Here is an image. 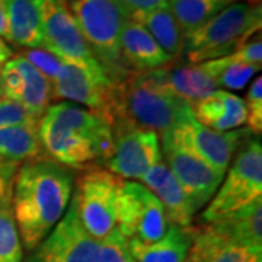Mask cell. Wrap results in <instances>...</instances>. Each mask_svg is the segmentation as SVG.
I'll list each match as a JSON object with an SVG mask.
<instances>
[{"instance_id":"29","label":"cell","mask_w":262,"mask_h":262,"mask_svg":"<svg viewBox=\"0 0 262 262\" xmlns=\"http://www.w3.org/2000/svg\"><path fill=\"white\" fill-rule=\"evenodd\" d=\"M94 262H137L130 252L128 239L118 229L99 241Z\"/></svg>"},{"instance_id":"1","label":"cell","mask_w":262,"mask_h":262,"mask_svg":"<svg viewBox=\"0 0 262 262\" xmlns=\"http://www.w3.org/2000/svg\"><path fill=\"white\" fill-rule=\"evenodd\" d=\"M73 187V169L50 159L27 162L16 169L12 207L25 249H37L51 233L70 204Z\"/></svg>"},{"instance_id":"22","label":"cell","mask_w":262,"mask_h":262,"mask_svg":"<svg viewBox=\"0 0 262 262\" xmlns=\"http://www.w3.org/2000/svg\"><path fill=\"white\" fill-rule=\"evenodd\" d=\"M47 159L38 137V124L0 128V163Z\"/></svg>"},{"instance_id":"36","label":"cell","mask_w":262,"mask_h":262,"mask_svg":"<svg viewBox=\"0 0 262 262\" xmlns=\"http://www.w3.org/2000/svg\"><path fill=\"white\" fill-rule=\"evenodd\" d=\"M12 57H13V53H12L10 47L6 44L5 39L0 38V70H2V67L5 66V63L9 61Z\"/></svg>"},{"instance_id":"24","label":"cell","mask_w":262,"mask_h":262,"mask_svg":"<svg viewBox=\"0 0 262 262\" xmlns=\"http://www.w3.org/2000/svg\"><path fill=\"white\" fill-rule=\"evenodd\" d=\"M168 82L172 91L191 108L219 89L203 63L168 67Z\"/></svg>"},{"instance_id":"13","label":"cell","mask_w":262,"mask_h":262,"mask_svg":"<svg viewBox=\"0 0 262 262\" xmlns=\"http://www.w3.org/2000/svg\"><path fill=\"white\" fill-rule=\"evenodd\" d=\"M159 140L165 163L185 191L194 208L200 211L214 196L225 175L166 136H159Z\"/></svg>"},{"instance_id":"34","label":"cell","mask_w":262,"mask_h":262,"mask_svg":"<svg viewBox=\"0 0 262 262\" xmlns=\"http://www.w3.org/2000/svg\"><path fill=\"white\" fill-rule=\"evenodd\" d=\"M18 163H0V196L13 187V178Z\"/></svg>"},{"instance_id":"18","label":"cell","mask_w":262,"mask_h":262,"mask_svg":"<svg viewBox=\"0 0 262 262\" xmlns=\"http://www.w3.org/2000/svg\"><path fill=\"white\" fill-rule=\"evenodd\" d=\"M121 57L131 72L169 67L175 61L153 39L141 24L128 19L121 32Z\"/></svg>"},{"instance_id":"23","label":"cell","mask_w":262,"mask_h":262,"mask_svg":"<svg viewBox=\"0 0 262 262\" xmlns=\"http://www.w3.org/2000/svg\"><path fill=\"white\" fill-rule=\"evenodd\" d=\"M10 42L32 50L42 48V31L34 0H6Z\"/></svg>"},{"instance_id":"8","label":"cell","mask_w":262,"mask_h":262,"mask_svg":"<svg viewBox=\"0 0 262 262\" xmlns=\"http://www.w3.org/2000/svg\"><path fill=\"white\" fill-rule=\"evenodd\" d=\"M160 136H166L170 140L191 150L223 175L239 149L253 137L248 128L230 131L210 130L196 121L192 110L188 111L173 128Z\"/></svg>"},{"instance_id":"11","label":"cell","mask_w":262,"mask_h":262,"mask_svg":"<svg viewBox=\"0 0 262 262\" xmlns=\"http://www.w3.org/2000/svg\"><path fill=\"white\" fill-rule=\"evenodd\" d=\"M114 150L105 169L121 179H140L163 159L159 134L131 122H113Z\"/></svg>"},{"instance_id":"3","label":"cell","mask_w":262,"mask_h":262,"mask_svg":"<svg viewBox=\"0 0 262 262\" xmlns=\"http://www.w3.org/2000/svg\"><path fill=\"white\" fill-rule=\"evenodd\" d=\"M191 111L168 82V67L131 72L117 83L110 122H131L141 128L163 134L173 128Z\"/></svg>"},{"instance_id":"9","label":"cell","mask_w":262,"mask_h":262,"mask_svg":"<svg viewBox=\"0 0 262 262\" xmlns=\"http://www.w3.org/2000/svg\"><path fill=\"white\" fill-rule=\"evenodd\" d=\"M42 31V48L64 63L102 67L88 47L64 0H34Z\"/></svg>"},{"instance_id":"35","label":"cell","mask_w":262,"mask_h":262,"mask_svg":"<svg viewBox=\"0 0 262 262\" xmlns=\"http://www.w3.org/2000/svg\"><path fill=\"white\" fill-rule=\"evenodd\" d=\"M0 38L10 42L9 24L6 15V0H0Z\"/></svg>"},{"instance_id":"14","label":"cell","mask_w":262,"mask_h":262,"mask_svg":"<svg viewBox=\"0 0 262 262\" xmlns=\"http://www.w3.org/2000/svg\"><path fill=\"white\" fill-rule=\"evenodd\" d=\"M99 242L86 232L73 200L28 262H94Z\"/></svg>"},{"instance_id":"10","label":"cell","mask_w":262,"mask_h":262,"mask_svg":"<svg viewBox=\"0 0 262 262\" xmlns=\"http://www.w3.org/2000/svg\"><path fill=\"white\" fill-rule=\"evenodd\" d=\"M168 226L165 208L149 188L136 181H122L117 211V229L122 236L151 244L165 234Z\"/></svg>"},{"instance_id":"15","label":"cell","mask_w":262,"mask_h":262,"mask_svg":"<svg viewBox=\"0 0 262 262\" xmlns=\"http://www.w3.org/2000/svg\"><path fill=\"white\" fill-rule=\"evenodd\" d=\"M3 98L20 103L39 121L53 99V84L22 54L13 56L0 70Z\"/></svg>"},{"instance_id":"32","label":"cell","mask_w":262,"mask_h":262,"mask_svg":"<svg viewBox=\"0 0 262 262\" xmlns=\"http://www.w3.org/2000/svg\"><path fill=\"white\" fill-rule=\"evenodd\" d=\"M25 124H38L37 120L20 105L9 98L0 99V128L25 125Z\"/></svg>"},{"instance_id":"16","label":"cell","mask_w":262,"mask_h":262,"mask_svg":"<svg viewBox=\"0 0 262 262\" xmlns=\"http://www.w3.org/2000/svg\"><path fill=\"white\" fill-rule=\"evenodd\" d=\"M140 181V184L149 188L163 206L169 225L179 227L192 226L196 210L163 159L150 168Z\"/></svg>"},{"instance_id":"27","label":"cell","mask_w":262,"mask_h":262,"mask_svg":"<svg viewBox=\"0 0 262 262\" xmlns=\"http://www.w3.org/2000/svg\"><path fill=\"white\" fill-rule=\"evenodd\" d=\"M207 72L213 76V79L217 83V88L220 89H229V91H241L248 84V82L252 79L261 70L262 66L249 64L234 60L232 56L222 57L203 63Z\"/></svg>"},{"instance_id":"31","label":"cell","mask_w":262,"mask_h":262,"mask_svg":"<svg viewBox=\"0 0 262 262\" xmlns=\"http://www.w3.org/2000/svg\"><path fill=\"white\" fill-rule=\"evenodd\" d=\"M22 56L25 57L34 67H37L38 70L50 80V83H53L63 70L64 63L58 57L48 53L44 48L27 50Z\"/></svg>"},{"instance_id":"37","label":"cell","mask_w":262,"mask_h":262,"mask_svg":"<svg viewBox=\"0 0 262 262\" xmlns=\"http://www.w3.org/2000/svg\"><path fill=\"white\" fill-rule=\"evenodd\" d=\"M3 98V86H2V79H0V99Z\"/></svg>"},{"instance_id":"12","label":"cell","mask_w":262,"mask_h":262,"mask_svg":"<svg viewBox=\"0 0 262 262\" xmlns=\"http://www.w3.org/2000/svg\"><path fill=\"white\" fill-rule=\"evenodd\" d=\"M51 84L53 98L83 105L84 108L101 114L110 121L117 83L103 67L64 63L60 76Z\"/></svg>"},{"instance_id":"19","label":"cell","mask_w":262,"mask_h":262,"mask_svg":"<svg viewBox=\"0 0 262 262\" xmlns=\"http://www.w3.org/2000/svg\"><path fill=\"white\" fill-rule=\"evenodd\" d=\"M195 120L214 131H230L246 124L244 99L229 91L217 89L192 108Z\"/></svg>"},{"instance_id":"7","label":"cell","mask_w":262,"mask_h":262,"mask_svg":"<svg viewBox=\"0 0 262 262\" xmlns=\"http://www.w3.org/2000/svg\"><path fill=\"white\" fill-rule=\"evenodd\" d=\"M122 181L102 166L84 169L75 179L72 200L76 211L86 232L98 242L117 229Z\"/></svg>"},{"instance_id":"5","label":"cell","mask_w":262,"mask_h":262,"mask_svg":"<svg viewBox=\"0 0 262 262\" xmlns=\"http://www.w3.org/2000/svg\"><path fill=\"white\" fill-rule=\"evenodd\" d=\"M88 47L115 83L131 70L121 57V32L128 20L117 0H64Z\"/></svg>"},{"instance_id":"38","label":"cell","mask_w":262,"mask_h":262,"mask_svg":"<svg viewBox=\"0 0 262 262\" xmlns=\"http://www.w3.org/2000/svg\"><path fill=\"white\" fill-rule=\"evenodd\" d=\"M185 262H189V261H188V259H187V261H185Z\"/></svg>"},{"instance_id":"26","label":"cell","mask_w":262,"mask_h":262,"mask_svg":"<svg viewBox=\"0 0 262 262\" xmlns=\"http://www.w3.org/2000/svg\"><path fill=\"white\" fill-rule=\"evenodd\" d=\"M234 2L239 0H169V9L185 39Z\"/></svg>"},{"instance_id":"33","label":"cell","mask_w":262,"mask_h":262,"mask_svg":"<svg viewBox=\"0 0 262 262\" xmlns=\"http://www.w3.org/2000/svg\"><path fill=\"white\" fill-rule=\"evenodd\" d=\"M128 19H134L151 10L169 8V0H117Z\"/></svg>"},{"instance_id":"2","label":"cell","mask_w":262,"mask_h":262,"mask_svg":"<svg viewBox=\"0 0 262 262\" xmlns=\"http://www.w3.org/2000/svg\"><path fill=\"white\" fill-rule=\"evenodd\" d=\"M38 137L47 159L70 169L105 165L114 150L111 122L67 101L48 106L38 121Z\"/></svg>"},{"instance_id":"30","label":"cell","mask_w":262,"mask_h":262,"mask_svg":"<svg viewBox=\"0 0 262 262\" xmlns=\"http://www.w3.org/2000/svg\"><path fill=\"white\" fill-rule=\"evenodd\" d=\"M246 106V124L248 130L253 136H261L262 133V77L258 76L253 80L244 99Z\"/></svg>"},{"instance_id":"4","label":"cell","mask_w":262,"mask_h":262,"mask_svg":"<svg viewBox=\"0 0 262 262\" xmlns=\"http://www.w3.org/2000/svg\"><path fill=\"white\" fill-rule=\"evenodd\" d=\"M261 0L234 2L184 39V54L189 64L222 58L261 34Z\"/></svg>"},{"instance_id":"21","label":"cell","mask_w":262,"mask_h":262,"mask_svg":"<svg viewBox=\"0 0 262 262\" xmlns=\"http://www.w3.org/2000/svg\"><path fill=\"white\" fill-rule=\"evenodd\" d=\"M206 225L236 244L262 249V200Z\"/></svg>"},{"instance_id":"28","label":"cell","mask_w":262,"mask_h":262,"mask_svg":"<svg viewBox=\"0 0 262 262\" xmlns=\"http://www.w3.org/2000/svg\"><path fill=\"white\" fill-rule=\"evenodd\" d=\"M12 191L9 188L0 196V262H22L24 246L12 207Z\"/></svg>"},{"instance_id":"25","label":"cell","mask_w":262,"mask_h":262,"mask_svg":"<svg viewBox=\"0 0 262 262\" xmlns=\"http://www.w3.org/2000/svg\"><path fill=\"white\" fill-rule=\"evenodd\" d=\"M133 20L139 22L147 29L159 47L173 60L184 54V35L169 8L151 10Z\"/></svg>"},{"instance_id":"17","label":"cell","mask_w":262,"mask_h":262,"mask_svg":"<svg viewBox=\"0 0 262 262\" xmlns=\"http://www.w3.org/2000/svg\"><path fill=\"white\" fill-rule=\"evenodd\" d=\"M189 262H262V249L236 244L208 225L194 227Z\"/></svg>"},{"instance_id":"6","label":"cell","mask_w":262,"mask_h":262,"mask_svg":"<svg viewBox=\"0 0 262 262\" xmlns=\"http://www.w3.org/2000/svg\"><path fill=\"white\" fill-rule=\"evenodd\" d=\"M214 196L201 214L211 223L262 200V144L253 136L236 153Z\"/></svg>"},{"instance_id":"20","label":"cell","mask_w":262,"mask_h":262,"mask_svg":"<svg viewBox=\"0 0 262 262\" xmlns=\"http://www.w3.org/2000/svg\"><path fill=\"white\" fill-rule=\"evenodd\" d=\"M194 226L179 227L169 225L165 234L156 242L144 244L128 239V248L137 262H185L192 245Z\"/></svg>"}]
</instances>
